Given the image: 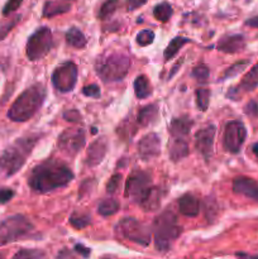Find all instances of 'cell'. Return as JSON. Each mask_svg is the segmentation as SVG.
I'll use <instances>...</instances> for the list:
<instances>
[{
	"instance_id": "obj_1",
	"label": "cell",
	"mask_w": 258,
	"mask_h": 259,
	"mask_svg": "<svg viewBox=\"0 0 258 259\" xmlns=\"http://www.w3.org/2000/svg\"><path fill=\"white\" fill-rule=\"evenodd\" d=\"M73 180L70 167L57 159H46L33 167L28 176V185L38 194H47L63 189Z\"/></svg>"
},
{
	"instance_id": "obj_33",
	"label": "cell",
	"mask_w": 258,
	"mask_h": 259,
	"mask_svg": "<svg viewBox=\"0 0 258 259\" xmlns=\"http://www.w3.org/2000/svg\"><path fill=\"white\" fill-rule=\"evenodd\" d=\"M119 4V0H105L104 4L101 5L100 9H99L98 13V18L101 20H105L108 19L109 17L114 14V12L116 10Z\"/></svg>"
},
{
	"instance_id": "obj_2",
	"label": "cell",
	"mask_w": 258,
	"mask_h": 259,
	"mask_svg": "<svg viewBox=\"0 0 258 259\" xmlns=\"http://www.w3.org/2000/svg\"><path fill=\"white\" fill-rule=\"evenodd\" d=\"M38 142V136H27L17 139L0 154V177H12L20 171Z\"/></svg>"
},
{
	"instance_id": "obj_46",
	"label": "cell",
	"mask_w": 258,
	"mask_h": 259,
	"mask_svg": "<svg viewBox=\"0 0 258 259\" xmlns=\"http://www.w3.org/2000/svg\"><path fill=\"white\" fill-rule=\"evenodd\" d=\"M75 250L77 253H80L81 255H82L83 258H88L89 255H90V249L86 247H83L82 244H76L75 245Z\"/></svg>"
},
{
	"instance_id": "obj_31",
	"label": "cell",
	"mask_w": 258,
	"mask_h": 259,
	"mask_svg": "<svg viewBox=\"0 0 258 259\" xmlns=\"http://www.w3.org/2000/svg\"><path fill=\"white\" fill-rule=\"evenodd\" d=\"M248 66H249V61L248 60L238 61V62H235L234 65H232L229 68H227V70H225V72L223 73V76H222V81L227 80V78L235 77V76L239 75L243 70H245Z\"/></svg>"
},
{
	"instance_id": "obj_25",
	"label": "cell",
	"mask_w": 258,
	"mask_h": 259,
	"mask_svg": "<svg viewBox=\"0 0 258 259\" xmlns=\"http://www.w3.org/2000/svg\"><path fill=\"white\" fill-rule=\"evenodd\" d=\"M66 42H67L70 47L78 48V50L86 47V45H88V39H86L85 34L76 27L70 28L67 30V33H66Z\"/></svg>"
},
{
	"instance_id": "obj_42",
	"label": "cell",
	"mask_w": 258,
	"mask_h": 259,
	"mask_svg": "<svg viewBox=\"0 0 258 259\" xmlns=\"http://www.w3.org/2000/svg\"><path fill=\"white\" fill-rule=\"evenodd\" d=\"M62 116H63V119H65V120H67V121H75V123H80L81 121V114L78 113L77 110H76V109H71V110H66L65 113L62 114Z\"/></svg>"
},
{
	"instance_id": "obj_20",
	"label": "cell",
	"mask_w": 258,
	"mask_h": 259,
	"mask_svg": "<svg viewBox=\"0 0 258 259\" xmlns=\"http://www.w3.org/2000/svg\"><path fill=\"white\" fill-rule=\"evenodd\" d=\"M194 125V120L187 115H182L180 118H175L169 124V133L174 138H184L189 136Z\"/></svg>"
},
{
	"instance_id": "obj_40",
	"label": "cell",
	"mask_w": 258,
	"mask_h": 259,
	"mask_svg": "<svg viewBox=\"0 0 258 259\" xmlns=\"http://www.w3.org/2000/svg\"><path fill=\"white\" fill-rule=\"evenodd\" d=\"M22 3L23 0H8V2L5 3L4 8H3V15H4V17H8V15H10L12 13H14L15 10L19 9Z\"/></svg>"
},
{
	"instance_id": "obj_6",
	"label": "cell",
	"mask_w": 258,
	"mask_h": 259,
	"mask_svg": "<svg viewBox=\"0 0 258 259\" xmlns=\"http://www.w3.org/2000/svg\"><path fill=\"white\" fill-rule=\"evenodd\" d=\"M34 230V225L24 215H12L0 222V247L27 238Z\"/></svg>"
},
{
	"instance_id": "obj_3",
	"label": "cell",
	"mask_w": 258,
	"mask_h": 259,
	"mask_svg": "<svg viewBox=\"0 0 258 259\" xmlns=\"http://www.w3.org/2000/svg\"><path fill=\"white\" fill-rule=\"evenodd\" d=\"M47 91L42 83H34L25 89L10 106L8 118L13 121L23 123L32 119L42 108Z\"/></svg>"
},
{
	"instance_id": "obj_11",
	"label": "cell",
	"mask_w": 258,
	"mask_h": 259,
	"mask_svg": "<svg viewBox=\"0 0 258 259\" xmlns=\"http://www.w3.org/2000/svg\"><path fill=\"white\" fill-rule=\"evenodd\" d=\"M247 139V128L240 120H232L227 123L223 134V147L232 154L239 153L240 148Z\"/></svg>"
},
{
	"instance_id": "obj_49",
	"label": "cell",
	"mask_w": 258,
	"mask_h": 259,
	"mask_svg": "<svg viewBox=\"0 0 258 259\" xmlns=\"http://www.w3.org/2000/svg\"><path fill=\"white\" fill-rule=\"evenodd\" d=\"M0 259H5V254H4V253H0Z\"/></svg>"
},
{
	"instance_id": "obj_38",
	"label": "cell",
	"mask_w": 258,
	"mask_h": 259,
	"mask_svg": "<svg viewBox=\"0 0 258 259\" xmlns=\"http://www.w3.org/2000/svg\"><path fill=\"white\" fill-rule=\"evenodd\" d=\"M19 20H20V15H17V17H14L13 19H10L9 22L0 25V40L4 39V38L12 32V29L18 24V23H19Z\"/></svg>"
},
{
	"instance_id": "obj_16",
	"label": "cell",
	"mask_w": 258,
	"mask_h": 259,
	"mask_svg": "<svg viewBox=\"0 0 258 259\" xmlns=\"http://www.w3.org/2000/svg\"><path fill=\"white\" fill-rule=\"evenodd\" d=\"M233 191L258 202V182L250 177H235L233 180Z\"/></svg>"
},
{
	"instance_id": "obj_10",
	"label": "cell",
	"mask_w": 258,
	"mask_h": 259,
	"mask_svg": "<svg viewBox=\"0 0 258 259\" xmlns=\"http://www.w3.org/2000/svg\"><path fill=\"white\" fill-rule=\"evenodd\" d=\"M53 88L60 93H71L77 82V66L73 62H63L55 68L52 73Z\"/></svg>"
},
{
	"instance_id": "obj_29",
	"label": "cell",
	"mask_w": 258,
	"mask_h": 259,
	"mask_svg": "<svg viewBox=\"0 0 258 259\" xmlns=\"http://www.w3.org/2000/svg\"><path fill=\"white\" fill-rule=\"evenodd\" d=\"M172 13H174V9H172L171 4L167 2L159 3V4H157L153 9L154 18L162 23L168 22L169 18L172 17Z\"/></svg>"
},
{
	"instance_id": "obj_45",
	"label": "cell",
	"mask_w": 258,
	"mask_h": 259,
	"mask_svg": "<svg viewBox=\"0 0 258 259\" xmlns=\"http://www.w3.org/2000/svg\"><path fill=\"white\" fill-rule=\"evenodd\" d=\"M244 111L248 115H255L258 113V104L255 101H249L244 108Z\"/></svg>"
},
{
	"instance_id": "obj_48",
	"label": "cell",
	"mask_w": 258,
	"mask_h": 259,
	"mask_svg": "<svg viewBox=\"0 0 258 259\" xmlns=\"http://www.w3.org/2000/svg\"><path fill=\"white\" fill-rule=\"evenodd\" d=\"M252 152H253V154H254V156L258 158V142L252 146Z\"/></svg>"
},
{
	"instance_id": "obj_50",
	"label": "cell",
	"mask_w": 258,
	"mask_h": 259,
	"mask_svg": "<svg viewBox=\"0 0 258 259\" xmlns=\"http://www.w3.org/2000/svg\"><path fill=\"white\" fill-rule=\"evenodd\" d=\"M243 259H258V257H250V258H243Z\"/></svg>"
},
{
	"instance_id": "obj_5",
	"label": "cell",
	"mask_w": 258,
	"mask_h": 259,
	"mask_svg": "<svg viewBox=\"0 0 258 259\" xmlns=\"http://www.w3.org/2000/svg\"><path fill=\"white\" fill-rule=\"evenodd\" d=\"M131 66V57L123 53H110L96 60L95 71L104 82H114L123 80L128 75Z\"/></svg>"
},
{
	"instance_id": "obj_22",
	"label": "cell",
	"mask_w": 258,
	"mask_h": 259,
	"mask_svg": "<svg viewBox=\"0 0 258 259\" xmlns=\"http://www.w3.org/2000/svg\"><path fill=\"white\" fill-rule=\"evenodd\" d=\"M189 144L184 138H174L168 144V154L171 161L179 162L189 156Z\"/></svg>"
},
{
	"instance_id": "obj_41",
	"label": "cell",
	"mask_w": 258,
	"mask_h": 259,
	"mask_svg": "<svg viewBox=\"0 0 258 259\" xmlns=\"http://www.w3.org/2000/svg\"><path fill=\"white\" fill-rule=\"evenodd\" d=\"M82 94L85 96H89V98H93V99H99L101 96L100 88H99L96 83H91V85L89 86H83Z\"/></svg>"
},
{
	"instance_id": "obj_30",
	"label": "cell",
	"mask_w": 258,
	"mask_h": 259,
	"mask_svg": "<svg viewBox=\"0 0 258 259\" xmlns=\"http://www.w3.org/2000/svg\"><path fill=\"white\" fill-rule=\"evenodd\" d=\"M68 223H70L71 227H73L75 229H83V228H86L88 225L91 224V217L89 214H86V212L75 211L71 214Z\"/></svg>"
},
{
	"instance_id": "obj_44",
	"label": "cell",
	"mask_w": 258,
	"mask_h": 259,
	"mask_svg": "<svg viewBox=\"0 0 258 259\" xmlns=\"http://www.w3.org/2000/svg\"><path fill=\"white\" fill-rule=\"evenodd\" d=\"M148 0H126V10H136L143 7Z\"/></svg>"
},
{
	"instance_id": "obj_51",
	"label": "cell",
	"mask_w": 258,
	"mask_h": 259,
	"mask_svg": "<svg viewBox=\"0 0 258 259\" xmlns=\"http://www.w3.org/2000/svg\"><path fill=\"white\" fill-rule=\"evenodd\" d=\"M65 2H73V0H65Z\"/></svg>"
},
{
	"instance_id": "obj_4",
	"label": "cell",
	"mask_w": 258,
	"mask_h": 259,
	"mask_svg": "<svg viewBox=\"0 0 258 259\" xmlns=\"http://www.w3.org/2000/svg\"><path fill=\"white\" fill-rule=\"evenodd\" d=\"M154 237V247L158 252L164 253L172 247L175 240L181 235L182 228L177 222V217L172 210L167 209L157 215L152 224Z\"/></svg>"
},
{
	"instance_id": "obj_34",
	"label": "cell",
	"mask_w": 258,
	"mask_h": 259,
	"mask_svg": "<svg viewBox=\"0 0 258 259\" xmlns=\"http://www.w3.org/2000/svg\"><path fill=\"white\" fill-rule=\"evenodd\" d=\"M12 259H45V253L39 249H19Z\"/></svg>"
},
{
	"instance_id": "obj_26",
	"label": "cell",
	"mask_w": 258,
	"mask_h": 259,
	"mask_svg": "<svg viewBox=\"0 0 258 259\" xmlns=\"http://www.w3.org/2000/svg\"><path fill=\"white\" fill-rule=\"evenodd\" d=\"M134 93L138 99H147L152 95V86L147 76H137L134 80Z\"/></svg>"
},
{
	"instance_id": "obj_12",
	"label": "cell",
	"mask_w": 258,
	"mask_h": 259,
	"mask_svg": "<svg viewBox=\"0 0 258 259\" xmlns=\"http://www.w3.org/2000/svg\"><path fill=\"white\" fill-rule=\"evenodd\" d=\"M86 134L83 129H66L58 137V148L61 152L68 154V156H75L81 149L85 147Z\"/></svg>"
},
{
	"instance_id": "obj_37",
	"label": "cell",
	"mask_w": 258,
	"mask_h": 259,
	"mask_svg": "<svg viewBox=\"0 0 258 259\" xmlns=\"http://www.w3.org/2000/svg\"><path fill=\"white\" fill-rule=\"evenodd\" d=\"M154 40V32L151 29H143L137 34V43L141 47H146V46L152 45Z\"/></svg>"
},
{
	"instance_id": "obj_24",
	"label": "cell",
	"mask_w": 258,
	"mask_h": 259,
	"mask_svg": "<svg viewBox=\"0 0 258 259\" xmlns=\"http://www.w3.org/2000/svg\"><path fill=\"white\" fill-rule=\"evenodd\" d=\"M71 4L63 2H46L45 7H43V17L45 18H52L56 15L65 14V13L70 12Z\"/></svg>"
},
{
	"instance_id": "obj_9",
	"label": "cell",
	"mask_w": 258,
	"mask_h": 259,
	"mask_svg": "<svg viewBox=\"0 0 258 259\" xmlns=\"http://www.w3.org/2000/svg\"><path fill=\"white\" fill-rule=\"evenodd\" d=\"M152 187V176L147 171L134 169L125 181L124 196L139 202Z\"/></svg>"
},
{
	"instance_id": "obj_18",
	"label": "cell",
	"mask_w": 258,
	"mask_h": 259,
	"mask_svg": "<svg viewBox=\"0 0 258 259\" xmlns=\"http://www.w3.org/2000/svg\"><path fill=\"white\" fill-rule=\"evenodd\" d=\"M245 48V38L243 34L224 35L218 42L217 50L224 53H239Z\"/></svg>"
},
{
	"instance_id": "obj_43",
	"label": "cell",
	"mask_w": 258,
	"mask_h": 259,
	"mask_svg": "<svg viewBox=\"0 0 258 259\" xmlns=\"http://www.w3.org/2000/svg\"><path fill=\"white\" fill-rule=\"evenodd\" d=\"M15 196V192L12 189H2L0 190V205L9 202Z\"/></svg>"
},
{
	"instance_id": "obj_7",
	"label": "cell",
	"mask_w": 258,
	"mask_h": 259,
	"mask_svg": "<svg viewBox=\"0 0 258 259\" xmlns=\"http://www.w3.org/2000/svg\"><path fill=\"white\" fill-rule=\"evenodd\" d=\"M115 232L123 239L136 243L142 247H148L152 240L151 228L136 218H123L115 225Z\"/></svg>"
},
{
	"instance_id": "obj_19",
	"label": "cell",
	"mask_w": 258,
	"mask_h": 259,
	"mask_svg": "<svg viewBox=\"0 0 258 259\" xmlns=\"http://www.w3.org/2000/svg\"><path fill=\"white\" fill-rule=\"evenodd\" d=\"M179 210L182 215L189 218L197 217L200 211V201L196 196L192 194H185L177 201Z\"/></svg>"
},
{
	"instance_id": "obj_27",
	"label": "cell",
	"mask_w": 258,
	"mask_h": 259,
	"mask_svg": "<svg viewBox=\"0 0 258 259\" xmlns=\"http://www.w3.org/2000/svg\"><path fill=\"white\" fill-rule=\"evenodd\" d=\"M189 42H191V39H189V38H186V37H175L174 39L168 43V46L166 47V50H164V52H163L164 61L172 60V58H174L175 56L179 53V51Z\"/></svg>"
},
{
	"instance_id": "obj_13",
	"label": "cell",
	"mask_w": 258,
	"mask_h": 259,
	"mask_svg": "<svg viewBox=\"0 0 258 259\" xmlns=\"http://www.w3.org/2000/svg\"><path fill=\"white\" fill-rule=\"evenodd\" d=\"M215 134H217V126L212 124L204 126L195 134V147L205 159H209L212 156Z\"/></svg>"
},
{
	"instance_id": "obj_36",
	"label": "cell",
	"mask_w": 258,
	"mask_h": 259,
	"mask_svg": "<svg viewBox=\"0 0 258 259\" xmlns=\"http://www.w3.org/2000/svg\"><path fill=\"white\" fill-rule=\"evenodd\" d=\"M118 136H120L123 139H131L132 137L136 134V126L133 125V123L129 120L123 121L120 126H118V131H116Z\"/></svg>"
},
{
	"instance_id": "obj_15",
	"label": "cell",
	"mask_w": 258,
	"mask_h": 259,
	"mask_svg": "<svg viewBox=\"0 0 258 259\" xmlns=\"http://www.w3.org/2000/svg\"><path fill=\"white\" fill-rule=\"evenodd\" d=\"M161 153V138L158 134H146L138 143V154L143 161H151Z\"/></svg>"
},
{
	"instance_id": "obj_17",
	"label": "cell",
	"mask_w": 258,
	"mask_h": 259,
	"mask_svg": "<svg viewBox=\"0 0 258 259\" xmlns=\"http://www.w3.org/2000/svg\"><path fill=\"white\" fill-rule=\"evenodd\" d=\"M106 151H108V142L104 137L94 141L89 146L88 154H86V163L90 167L98 166L105 158Z\"/></svg>"
},
{
	"instance_id": "obj_39",
	"label": "cell",
	"mask_w": 258,
	"mask_h": 259,
	"mask_svg": "<svg viewBox=\"0 0 258 259\" xmlns=\"http://www.w3.org/2000/svg\"><path fill=\"white\" fill-rule=\"evenodd\" d=\"M121 185V175H113V176L109 179L108 184H106V192L109 195H113L118 191V189Z\"/></svg>"
},
{
	"instance_id": "obj_32",
	"label": "cell",
	"mask_w": 258,
	"mask_h": 259,
	"mask_svg": "<svg viewBox=\"0 0 258 259\" xmlns=\"http://www.w3.org/2000/svg\"><path fill=\"white\" fill-rule=\"evenodd\" d=\"M195 95H196L197 108H199L201 111H206L207 108H209L210 95H211L209 89L199 88L196 90V93H195Z\"/></svg>"
},
{
	"instance_id": "obj_23",
	"label": "cell",
	"mask_w": 258,
	"mask_h": 259,
	"mask_svg": "<svg viewBox=\"0 0 258 259\" xmlns=\"http://www.w3.org/2000/svg\"><path fill=\"white\" fill-rule=\"evenodd\" d=\"M158 118V108L156 104H149L139 110L137 115V123L141 126H148L153 124Z\"/></svg>"
},
{
	"instance_id": "obj_14",
	"label": "cell",
	"mask_w": 258,
	"mask_h": 259,
	"mask_svg": "<svg viewBox=\"0 0 258 259\" xmlns=\"http://www.w3.org/2000/svg\"><path fill=\"white\" fill-rule=\"evenodd\" d=\"M258 88V63L253 66L249 71L244 75L239 83L234 88H230L227 94V98L232 99V100H238L240 96L245 93H250V91L255 90Z\"/></svg>"
},
{
	"instance_id": "obj_28",
	"label": "cell",
	"mask_w": 258,
	"mask_h": 259,
	"mask_svg": "<svg viewBox=\"0 0 258 259\" xmlns=\"http://www.w3.org/2000/svg\"><path fill=\"white\" fill-rule=\"evenodd\" d=\"M120 209V204L115 199H105L98 205V212L104 218L116 214Z\"/></svg>"
},
{
	"instance_id": "obj_35",
	"label": "cell",
	"mask_w": 258,
	"mask_h": 259,
	"mask_svg": "<svg viewBox=\"0 0 258 259\" xmlns=\"http://www.w3.org/2000/svg\"><path fill=\"white\" fill-rule=\"evenodd\" d=\"M209 75H210L209 67H207L206 65H204V63H200V65L196 66V67H194V70H192L191 72L192 77H194L196 81H199V82H206L207 78H209Z\"/></svg>"
},
{
	"instance_id": "obj_47",
	"label": "cell",
	"mask_w": 258,
	"mask_h": 259,
	"mask_svg": "<svg viewBox=\"0 0 258 259\" xmlns=\"http://www.w3.org/2000/svg\"><path fill=\"white\" fill-rule=\"evenodd\" d=\"M245 25L252 28H258V15H254V17L249 18V19L245 20Z\"/></svg>"
},
{
	"instance_id": "obj_8",
	"label": "cell",
	"mask_w": 258,
	"mask_h": 259,
	"mask_svg": "<svg viewBox=\"0 0 258 259\" xmlns=\"http://www.w3.org/2000/svg\"><path fill=\"white\" fill-rule=\"evenodd\" d=\"M53 46V35L48 27H40L28 38L25 53L29 61L42 60Z\"/></svg>"
},
{
	"instance_id": "obj_21",
	"label": "cell",
	"mask_w": 258,
	"mask_h": 259,
	"mask_svg": "<svg viewBox=\"0 0 258 259\" xmlns=\"http://www.w3.org/2000/svg\"><path fill=\"white\" fill-rule=\"evenodd\" d=\"M161 199H162V191L159 187L152 186L151 189L148 190L146 195L143 196V199L139 201V205H141L142 209L144 211L153 212L157 211L161 206Z\"/></svg>"
}]
</instances>
